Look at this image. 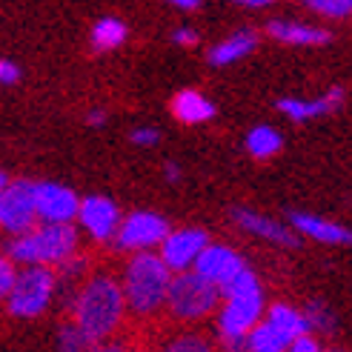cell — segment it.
I'll use <instances>...</instances> for the list:
<instances>
[{
  "label": "cell",
  "mask_w": 352,
  "mask_h": 352,
  "mask_svg": "<svg viewBox=\"0 0 352 352\" xmlns=\"http://www.w3.org/2000/svg\"><path fill=\"white\" fill-rule=\"evenodd\" d=\"M123 315H126V298H123L120 280L112 272H95L80 287L72 304V324L92 346L115 336Z\"/></svg>",
  "instance_id": "6da1fadb"
},
{
  "label": "cell",
  "mask_w": 352,
  "mask_h": 352,
  "mask_svg": "<svg viewBox=\"0 0 352 352\" xmlns=\"http://www.w3.org/2000/svg\"><path fill=\"white\" fill-rule=\"evenodd\" d=\"M172 284V272L161 255L140 252L129 261L126 272H123V298H126V309L135 318H152L166 307V295Z\"/></svg>",
  "instance_id": "7a4b0ae2"
},
{
  "label": "cell",
  "mask_w": 352,
  "mask_h": 352,
  "mask_svg": "<svg viewBox=\"0 0 352 352\" xmlns=\"http://www.w3.org/2000/svg\"><path fill=\"white\" fill-rule=\"evenodd\" d=\"M78 250V232L69 223H46L41 230L17 235L6 246V258L26 267H43V263H66Z\"/></svg>",
  "instance_id": "3957f363"
},
{
  "label": "cell",
  "mask_w": 352,
  "mask_h": 352,
  "mask_svg": "<svg viewBox=\"0 0 352 352\" xmlns=\"http://www.w3.org/2000/svg\"><path fill=\"white\" fill-rule=\"evenodd\" d=\"M218 301H221V289L215 284L204 280L198 272H181L169 284L166 309L172 318L189 324V321H201L206 315H212Z\"/></svg>",
  "instance_id": "277c9868"
},
{
  "label": "cell",
  "mask_w": 352,
  "mask_h": 352,
  "mask_svg": "<svg viewBox=\"0 0 352 352\" xmlns=\"http://www.w3.org/2000/svg\"><path fill=\"white\" fill-rule=\"evenodd\" d=\"M55 272L46 267H26L21 275L14 278V287L6 298V307L17 318H32V315H41L49 301L52 292H55Z\"/></svg>",
  "instance_id": "5b68a950"
},
{
  "label": "cell",
  "mask_w": 352,
  "mask_h": 352,
  "mask_svg": "<svg viewBox=\"0 0 352 352\" xmlns=\"http://www.w3.org/2000/svg\"><path fill=\"white\" fill-rule=\"evenodd\" d=\"M38 209H34V184L17 178L9 181L3 189V201H0V226H6L12 235L32 232Z\"/></svg>",
  "instance_id": "8992f818"
},
{
  "label": "cell",
  "mask_w": 352,
  "mask_h": 352,
  "mask_svg": "<svg viewBox=\"0 0 352 352\" xmlns=\"http://www.w3.org/2000/svg\"><path fill=\"white\" fill-rule=\"evenodd\" d=\"M169 235V223L155 215V212H132L126 221L120 223L115 235L118 250H146L152 243H164Z\"/></svg>",
  "instance_id": "52a82bcc"
},
{
  "label": "cell",
  "mask_w": 352,
  "mask_h": 352,
  "mask_svg": "<svg viewBox=\"0 0 352 352\" xmlns=\"http://www.w3.org/2000/svg\"><path fill=\"white\" fill-rule=\"evenodd\" d=\"M261 309H263L261 292L243 295V298H230L226 307H223V312H221V321H218L223 341H235V338L250 336V332L258 327Z\"/></svg>",
  "instance_id": "ba28073f"
},
{
  "label": "cell",
  "mask_w": 352,
  "mask_h": 352,
  "mask_svg": "<svg viewBox=\"0 0 352 352\" xmlns=\"http://www.w3.org/2000/svg\"><path fill=\"white\" fill-rule=\"evenodd\" d=\"M209 246V238L204 230H178L169 232L161 243V261L166 263V270H178L186 272L189 263H195L201 258V252Z\"/></svg>",
  "instance_id": "9c48e42d"
},
{
  "label": "cell",
  "mask_w": 352,
  "mask_h": 352,
  "mask_svg": "<svg viewBox=\"0 0 352 352\" xmlns=\"http://www.w3.org/2000/svg\"><path fill=\"white\" fill-rule=\"evenodd\" d=\"M34 209L46 223H69L78 209L80 201L72 189L58 186V184H34Z\"/></svg>",
  "instance_id": "30bf717a"
},
{
  "label": "cell",
  "mask_w": 352,
  "mask_h": 352,
  "mask_svg": "<svg viewBox=\"0 0 352 352\" xmlns=\"http://www.w3.org/2000/svg\"><path fill=\"white\" fill-rule=\"evenodd\" d=\"M246 270V263L241 255H235L232 250H226V246H206L201 252V258L195 261V272L209 280V284H215L218 289L226 287L230 280Z\"/></svg>",
  "instance_id": "8fae6325"
},
{
  "label": "cell",
  "mask_w": 352,
  "mask_h": 352,
  "mask_svg": "<svg viewBox=\"0 0 352 352\" xmlns=\"http://www.w3.org/2000/svg\"><path fill=\"white\" fill-rule=\"evenodd\" d=\"M78 218L86 230L92 232L95 241H107L112 238L115 226H118V206L109 201V198H100V195H92L80 201V209H78Z\"/></svg>",
  "instance_id": "7c38bea8"
},
{
  "label": "cell",
  "mask_w": 352,
  "mask_h": 352,
  "mask_svg": "<svg viewBox=\"0 0 352 352\" xmlns=\"http://www.w3.org/2000/svg\"><path fill=\"white\" fill-rule=\"evenodd\" d=\"M235 221L243 226L246 232H255L258 238H267L272 243H280V246H298L301 243L287 226H280V223L263 218V215H255V212H250V209H235Z\"/></svg>",
  "instance_id": "4fadbf2b"
},
{
  "label": "cell",
  "mask_w": 352,
  "mask_h": 352,
  "mask_svg": "<svg viewBox=\"0 0 352 352\" xmlns=\"http://www.w3.org/2000/svg\"><path fill=\"white\" fill-rule=\"evenodd\" d=\"M341 98H344L341 89H329L324 98H315V100L284 98V100H278V109L284 112L287 118H292V120H307V118L327 115V112H332V109H338V107H341Z\"/></svg>",
  "instance_id": "5bb4252c"
},
{
  "label": "cell",
  "mask_w": 352,
  "mask_h": 352,
  "mask_svg": "<svg viewBox=\"0 0 352 352\" xmlns=\"http://www.w3.org/2000/svg\"><path fill=\"white\" fill-rule=\"evenodd\" d=\"M292 223L304 235L321 241V243L352 246V232L344 230V226H338V223H329V221H321V218H315V215H304V212H292Z\"/></svg>",
  "instance_id": "9a60e30c"
},
{
  "label": "cell",
  "mask_w": 352,
  "mask_h": 352,
  "mask_svg": "<svg viewBox=\"0 0 352 352\" xmlns=\"http://www.w3.org/2000/svg\"><path fill=\"white\" fill-rule=\"evenodd\" d=\"M172 115L178 118L181 123H204L209 118H215V107L209 103L201 92L195 89H184L172 98Z\"/></svg>",
  "instance_id": "2e32d148"
},
{
  "label": "cell",
  "mask_w": 352,
  "mask_h": 352,
  "mask_svg": "<svg viewBox=\"0 0 352 352\" xmlns=\"http://www.w3.org/2000/svg\"><path fill=\"white\" fill-rule=\"evenodd\" d=\"M270 34H272L275 41L295 43V46L329 43V32L315 29V26H304V23H292V21H272V23H270Z\"/></svg>",
  "instance_id": "e0dca14e"
},
{
  "label": "cell",
  "mask_w": 352,
  "mask_h": 352,
  "mask_svg": "<svg viewBox=\"0 0 352 352\" xmlns=\"http://www.w3.org/2000/svg\"><path fill=\"white\" fill-rule=\"evenodd\" d=\"M255 46H258V34L250 32V29H241V32L232 34V38H226L218 46L209 49V63H212V66H223V63L241 60L243 55H250Z\"/></svg>",
  "instance_id": "ac0fdd59"
},
{
  "label": "cell",
  "mask_w": 352,
  "mask_h": 352,
  "mask_svg": "<svg viewBox=\"0 0 352 352\" xmlns=\"http://www.w3.org/2000/svg\"><path fill=\"white\" fill-rule=\"evenodd\" d=\"M280 336H284L289 344L292 341H298V338H304L307 336V329H309V324H307V318L301 312H295L292 307H287V304H275V307H270V318H267Z\"/></svg>",
  "instance_id": "d6986e66"
},
{
  "label": "cell",
  "mask_w": 352,
  "mask_h": 352,
  "mask_svg": "<svg viewBox=\"0 0 352 352\" xmlns=\"http://www.w3.org/2000/svg\"><path fill=\"white\" fill-rule=\"evenodd\" d=\"M246 346H250V352H287L289 341L270 321H263L246 336Z\"/></svg>",
  "instance_id": "ffe728a7"
},
{
  "label": "cell",
  "mask_w": 352,
  "mask_h": 352,
  "mask_svg": "<svg viewBox=\"0 0 352 352\" xmlns=\"http://www.w3.org/2000/svg\"><path fill=\"white\" fill-rule=\"evenodd\" d=\"M123 41H126V26L120 21H115V17H103V21H98L92 29V46L98 52H112Z\"/></svg>",
  "instance_id": "44dd1931"
},
{
  "label": "cell",
  "mask_w": 352,
  "mask_h": 352,
  "mask_svg": "<svg viewBox=\"0 0 352 352\" xmlns=\"http://www.w3.org/2000/svg\"><path fill=\"white\" fill-rule=\"evenodd\" d=\"M246 146H250L252 157H258V161H267V157L280 152L284 140H280V135L272 126H258V129L250 132V138H246Z\"/></svg>",
  "instance_id": "7402d4cb"
},
{
  "label": "cell",
  "mask_w": 352,
  "mask_h": 352,
  "mask_svg": "<svg viewBox=\"0 0 352 352\" xmlns=\"http://www.w3.org/2000/svg\"><path fill=\"white\" fill-rule=\"evenodd\" d=\"M161 352H215V346L212 338L204 336V332H178L164 344Z\"/></svg>",
  "instance_id": "603a6c76"
},
{
  "label": "cell",
  "mask_w": 352,
  "mask_h": 352,
  "mask_svg": "<svg viewBox=\"0 0 352 352\" xmlns=\"http://www.w3.org/2000/svg\"><path fill=\"white\" fill-rule=\"evenodd\" d=\"M255 292H261L258 289V278L250 272V270H243V272H238L230 284L226 287H221V295L230 301V298H243V295H255Z\"/></svg>",
  "instance_id": "cb8c5ba5"
},
{
  "label": "cell",
  "mask_w": 352,
  "mask_h": 352,
  "mask_svg": "<svg viewBox=\"0 0 352 352\" xmlns=\"http://www.w3.org/2000/svg\"><path fill=\"white\" fill-rule=\"evenodd\" d=\"M60 352H92V344L80 336L75 324H63L60 329Z\"/></svg>",
  "instance_id": "d4e9b609"
},
{
  "label": "cell",
  "mask_w": 352,
  "mask_h": 352,
  "mask_svg": "<svg viewBox=\"0 0 352 352\" xmlns=\"http://www.w3.org/2000/svg\"><path fill=\"white\" fill-rule=\"evenodd\" d=\"M307 6L327 14V17H349L352 14V0H309Z\"/></svg>",
  "instance_id": "484cf974"
},
{
  "label": "cell",
  "mask_w": 352,
  "mask_h": 352,
  "mask_svg": "<svg viewBox=\"0 0 352 352\" xmlns=\"http://www.w3.org/2000/svg\"><path fill=\"white\" fill-rule=\"evenodd\" d=\"M304 318H307V324H309L312 329H321V332H329L332 324H336V321H332V315H329V309H327L324 304H318V301H312V304L307 307Z\"/></svg>",
  "instance_id": "4316f807"
},
{
  "label": "cell",
  "mask_w": 352,
  "mask_h": 352,
  "mask_svg": "<svg viewBox=\"0 0 352 352\" xmlns=\"http://www.w3.org/2000/svg\"><path fill=\"white\" fill-rule=\"evenodd\" d=\"M14 278H17L14 263H12L6 255H0V301H3V298H9V292H12V287H14Z\"/></svg>",
  "instance_id": "83f0119b"
},
{
  "label": "cell",
  "mask_w": 352,
  "mask_h": 352,
  "mask_svg": "<svg viewBox=\"0 0 352 352\" xmlns=\"http://www.w3.org/2000/svg\"><path fill=\"white\" fill-rule=\"evenodd\" d=\"M157 138H161V135H157V129H135L132 132V140H135V144H140V146H155Z\"/></svg>",
  "instance_id": "f1b7e54d"
},
{
  "label": "cell",
  "mask_w": 352,
  "mask_h": 352,
  "mask_svg": "<svg viewBox=\"0 0 352 352\" xmlns=\"http://www.w3.org/2000/svg\"><path fill=\"white\" fill-rule=\"evenodd\" d=\"M21 72H17V66L12 60H0V83H17Z\"/></svg>",
  "instance_id": "f546056e"
},
{
  "label": "cell",
  "mask_w": 352,
  "mask_h": 352,
  "mask_svg": "<svg viewBox=\"0 0 352 352\" xmlns=\"http://www.w3.org/2000/svg\"><path fill=\"white\" fill-rule=\"evenodd\" d=\"M289 352H321V349H318V344H315L309 336H304V338H298V341L289 344Z\"/></svg>",
  "instance_id": "4dcf8cb0"
},
{
  "label": "cell",
  "mask_w": 352,
  "mask_h": 352,
  "mask_svg": "<svg viewBox=\"0 0 352 352\" xmlns=\"http://www.w3.org/2000/svg\"><path fill=\"white\" fill-rule=\"evenodd\" d=\"M175 43H181V46H195V43H198V34L192 32V29H178V32H175Z\"/></svg>",
  "instance_id": "1f68e13d"
},
{
  "label": "cell",
  "mask_w": 352,
  "mask_h": 352,
  "mask_svg": "<svg viewBox=\"0 0 352 352\" xmlns=\"http://www.w3.org/2000/svg\"><path fill=\"white\" fill-rule=\"evenodd\" d=\"M175 6L184 9V12H195V9H201L198 0H175Z\"/></svg>",
  "instance_id": "d6a6232c"
},
{
  "label": "cell",
  "mask_w": 352,
  "mask_h": 352,
  "mask_svg": "<svg viewBox=\"0 0 352 352\" xmlns=\"http://www.w3.org/2000/svg\"><path fill=\"white\" fill-rule=\"evenodd\" d=\"M92 352H123V346L120 344H98V346H92Z\"/></svg>",
  "instance_id": "836d02e7"
},
{
  "label": "cell",
  "mask_w": 352,
  "mask_h": 352,
  "mask_svg": "<svg viewBox=\"0 0 352 352\" xmlns=\"http://www.w3.org/2000/svg\"><path fill=\"white\" fill-rule=\"evenodd\" d=\"M241 6H250V9H263L267 0H241Z\"/></svg>",
  "instance_id": "e575fe53"
},
{
  "label": "cell",
  "mask_w": 352,
  "mask_h": 352,
  "mask_svg": "<svg viewBox=\"0 0 352 352\" xmlns=\"http://www.w3.org/2000/svg\"><path fill=\"white\" fill-rule=\"evenodd\" d=\"M166 175H169V181H178V166L169 164V166H166Z\"/></svg>",
  "instance_id": "d590c367"
},
{
  "label": "cell",
  "mask_w": 352,
  "mask_h": 352,
  "mask_svg": "<svg viewBox=\"0 0 352 352\" xmlns=\"http://www.w3.org/2000/svg\"><path fill=\"white\" fill-rule=\"evenodd\" d=\"M89 120L95 123V126H100V123H103V112H92V115H89Z\"/></svg>",
  "instance_id": "8d00e7d4"
},
{
  "label": "cell",
  "mask_w": 352,
  "mask_h": 352,
  "mask_svg": "<svg viewBox=\"0 0 352 352\" xmlns=\"http://www.w3.org/2000/svg\"><path fill=\"white\" fill-rule=\"evenodd\" d=\"M9 186V181H6V175L3 172H0V201H3V189Z\"/></svg>",
  "instance_id": "74e56055"
},
{
  "label": "cell",
  "mask_w": 352,
  "mask_h": 352,
  "mask_svg": "<svg viewBox=\"0 0 352 352\" xmlns=\"http://www.w3.org/2000/svg\"><path fill=\"white\" fill-rule=\"evenodd\" d=\"M332 352H341V349H332Z\"/></svg>",
  "instance_id": "f35d334b"
}]
</instances>
